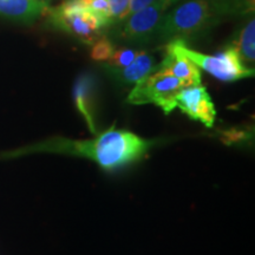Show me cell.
Listing matches in <instances>:
<instances>
[{
    "mask_svg": "<svg viewBox=\"0 0 255 255\" xmlns=\"http://www.w3.org/2000/svg\"><path fill=\"white\" fill-rule=\"evenodd\" d=\"M157 143V139H146L128 130L111 128L90 139L50 137L36 144L0 152V158H13L33 152H52L92 159L104 170H115L138 161Z\"/></svg>",
    "mask_w": 255,
    "mask_h": 255,
    "instance_id": "6da1fadb",
    "label": "cell"
},
{
    "mask_svg": "<svg viewBox=\"0 0 255 255\" xmlns=\"http://www.w3.org/2000/svg\"><path fill=\"white\" fill-rule=\"evenodd\" d=\"M219 18L212 0H188L162 17L156 36L164 40H184L203 33Z\"/></svg>",
    "mask_w": 255,
    "mask_h": 255,
    "instance_id": "7a4b0ae2",
    "label": "cell"
},
{
    "mask_svg": "<svg viewBox=\"0 0 255 255\" xmlns=\"http://www.w3.org/2000/svg\"><path fill=\"white\" fill-rule=\"evenodd\" d=\"M168 45L182 53L197 68L208 72L219 81L235 82L254 76V69H250L245 65L234 46L228 47L215 56H210L189 49L182 39L171 40Z\"/></svg>",
    "mask_w": 255,
    "mask_h": 255,
    "instance_id": "3957f363",
    "label": "cell"
},
{
    "mask_svg": "<svg viewBox=\"0 0 255 255\" xmlns=\"http://www.w3.org/2000/svg\"><path fill=\"white\" fill-rule=\"evenodd\" d=\"M47 13L51 23L56 27L83 44L92 45L102 37V30L104 27L101 20L90 9L81 5L79 0H68L57 7L50 8Z\"/></svg>",
    "mask_w": 255,
    "mask_h": 255,
    "instance_id": "277c9868",
    "label": "cell"
},
{
    "mask_svg": "<svg viewBox=\"0 0 255 255\" xmlns=\"http://www.w3.org/2000/svg\"><path fill=\"white\" fill-rule=\"evenodd\" d=\"M184 88L182 82L163 70H156L135 84L128 96V103L133 105L155 104L170 114L176 108V95Z\"/></svg>",
    "mask_w": 255,
    "mask_h": 255,
    "instance_id": "5b68a950",
    "label": "cell"
},
{
    "mask_svg": "<svg viewBox=\"0 0 255 255\" xmlns=\"http://www.w3.org/2000/svg\"><path fill=\"white\" fill-rule=\"evenodd\" d=\"M167 9L163 0H155L146 7L128 17L120 23L117 39L130 44H144L156 37L158 25Z\"/></svg>",
    "mask_w": 255,
    "mask_h": 255,
    "instance_id": "8992f818",
    "label": "cell"
},
{
    "mask_svg": "<svg viewBox=\"0 0 255 255\" xmlns=\"http://www.w3.org/2000/svg\"><path fill=\"white\" fill-rule=\"evenodd\" d=\"M176 108L194 121L212 128L215 123L216 111L210 95L202 85L182 88L176 95Z\"/></svg>",
    "mask_w": 255,
    "mask_h": 255,
    "instance_id": "52a82bcc",
    "label": "cell"
},
{
    "mask_svg": "<svg viewBox=\"0 0 255 255\" xmlns=\"http://www.w3.org/2000/svg\"><path fill=\"white\" fill-rule=\"evenodd\" d=\"M73 101L76 108L88 124L89 130L97 135L96 129V81L90 73H83L73 85Z\"/></svg>",
    "mask_w": 255,
    "mask_h": 255,
    "instance_id": "ba28073f",
    "label": "cell"
},
{
    "mask_svg": "<svg viewBox=\"0 0 255 255\" xmlns=\"http://www.w3.org/2000/svg\"><path fill=\"white\" fill-rule=\"evenodd\" d=\"M156 70H163L171 73L182 82L184 88L201 84L200 69L186 56L169 45L167 46V55Z\"/></svg>",
    "mask_w": 255,
    "mask_h": 255,
    "instance_id": "9c48e42d",
    "label": "cell"
},
{
    "mask_svg": "<svg viewBox=\"0 0 255 255\" xmlns=\"http://www.w3.org/2000/svg\"><path fill=\"white\" fill-rule=\"evenodd\" d=\"M108 73L122 84H136L141 79L145 78L146 76L151 75L156 71L155 58L146 51H138L135 59L131 64L122 69H115L110 66L104 65Z\"/></svg>",
    "mask_w": 255,
    "mask_h": 255,
    "instance_id": "30bf717a",
    "label": "cell"
},
{
    "mask_svg": "<svg viewBox=\"0 0 255 255\" xmlns=\"http://www.w3.org/2000/svg\"><path fill=\"white\" fill-rule=\"evenodd\" d=\"M49 9L44 0H0V14L24 23L36 20Z\"/></svg>",
    "mask_w": 255,
    "mask_h": 255,
    "instance_id": "8fae6325",
    "label": "cell"
},
{
    "mask_svg": "<svg viewBox=\"0 0 255 255\" xmlns=\"http://www.w3.org/2000/svg\"><path fill=\"white\" fill-rule=\"evenodd\" d=\"M235 49L238 50L242 62L254 63L255 59V20L252 18L242 27L238 39L234 41Z\"/></svg>",
    "mask_w": 255,
    "mask_h": 255,
    "instance_id": "7c38bea8",
    "label": "cell"
},
{
    "mask_svg": "<svg viewBox=\"0 0 255 255\" xmlns=\"http://www.w3.org/2000/svg\"><path fill=\"white\" fill-rule=\"evenodd\" d=\"M220 17L250 14L254 12V0H212Z\"/></svg>",
    "mask_w": 255,
    "mask_h": 255,
    "instance_id": "4fadbf2b",
    "label": "cell"
},
{
    "mask_svg": "<svg viewBox=\"0 0 255 255\" xmlns=\"http://www.w3.org/2000/svg\"><path fill=\"white\" fill-rule=\"evenodd\" d=\"M81 5L90 9L92 13L97 15L103 27L111 25V12L109 2L107 0H79Z\"/></svg>",
    "mask_w": 255,
    "mask_h": 255,
    "instance_id": "5bb4252c",
    "label": "cell"
},
{
    "mask_svg": "<svg viewBox=\"0 0 255 255\" xmlns=\"http://www.w3.org/2000/svg\"><path fill=\"white\" fill-rule=\"evenodd\" d=\"M137 53H138L137 50L128 49V47H126V49L116 50L114 51L113 56L108 59V64H105V65L115 69L126 68V66L132 63V60L135 59Z\"/></svg>",
    "mask_w": 255,
    "mask_h": 255,
    "instance_id": "9a60e30c",
    "label": "cell"
},
{
    "mask_svg": "<svg viewBox=\"0 0 255 255\" xmlns=\"http://www.w3.org/2000/svg\"><path fill=\"white\" fill-rule=\"evenodd\" d=\"M114 45L111 40L107 37H100L97 40L92 44L91 50V58L94 60H108L114 53Z\"/></svg>",
    "mask_w": 255,
    "mask_h": 255,
    "instance_id": "2e32d148",
    "label": "cell"
},
{
    "mask_svg": "<svg viewBox=\"0 0 255 255\" xmlns=\"http://www.w3.org/2000/svg\"><path fill=\"white\" fill-rule=\"evenodd\" d=\"M107 1L110 6L111 24H120L124 20L130 0H107Z\"/></svg>",
    "mask_w": 255,
    "mask_h": 255,
    "instance_id": "e0dca14e",
    "label": "cell"
},
{
    "mask_svg": "<svg viewBox=\"0 0 255 255\" xmlns=\"http://www.w3.org/2000/svg\"><path fill=\"white\" fill-rule=\"evenodd\" d=\"M155 0H130L129 2V6H128V9L126 12V15H124V20L128 17H130V15L136 13V12H138L139 9L146 7L148 5H150L154 2ZM122 23V21H121Z\"/></svg>",
    "mask_w": 255,
    "mask_h": 255,
    "instance_id": "ac0fdd59",
    "label": "cell"
},
{
    "mask_svg": "<svg viewBox=\"0 0 255 255\" xmlns=\"http://www.w3.org/2000/svg\"><path fill=\"white\" fill-rule=\"evenodd\" d=\"M165 6H167V8L169 7V6H171L173 4H175V2H177L178 0H163Z\"/></svg>",
    "mask_w": 255,
    "mask_h": 255,
    "instance_id": "d6986e66",
    "label": "cell"
}]
</instances>
